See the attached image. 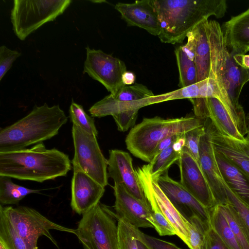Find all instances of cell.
<instances>
[{
	"label": "cell",
	"mask_w": 249,
	"mask_h": 249,
	"mask_svg": "<svg viewBox=\"0 0 249 249\" xmlns=\"http://www.w3.org/2000/svg\"><path fill=\"white\" fill-rule=\"evenodd\" d=\"M207 31L210 47L211 69L208 78L213 96L225 108L233 104L243 108L239 98L245 84L249 81V70L235 61L227 48L219 23L208 21Z\"/></svg>",
	"instance_id": "obj_1"
},
{
	"label": "cell",
	"mask_w": 249,
	"mask_h": 249,
	"mask_svg": "<svg viewBox=\"0 0 249 249\" xmlns=\"http://www.w3.org/2000/svg\"><path fill=\"white\" fill-rule=\"evenodd\" d=\"M71 169L69 156L43 142L30 148L0 152V176L43 182L67 175Z\"/></svg>",
	"instance_id": "obj_2"
},
{
	"label": "cell",
	"mask_w": 249,
	"mask_h": 249,
	"mask_svg": "<svg viewBox=\"0 0 249 249\" xmlns=\"http://www.w3.org/2000/svg\"><path fill=\"white\" fill-rule=\"evenodd\" d=\"M163 43H181L199 23L213 16L223 17L227 9L225 0H154Z\"/></svg>",
	"instance_id": "obj_3"
},
{
	"label": "cell",
	"mask_w": 249,
	"mask_h": 249,
	"mask_svg": "<svg viewBox=\"0 0 249 249\" xmlns=\"http://www.w3.org/2000/svg\"><path fill=\"white\" fill-rule=\"evenodd\" d=\"M68 117L58 105H35L26 116L0 130V152L20 150L58 134Z\"/></svg>",
	"instance_id": "obj_4"
},
{
	"label": "cell",
	"mask_w": 249,
	"mask_h": 249,
	"mask_svg": "<svg viewBox=\"0 0 249 249\" xmlns=\"http://www.w3.org/2000/svg\"><path fill=\"white\" fill-rule=\"evenodd\" d=\"M204 119L195 116L163 119L145 118L131 128L125 139L127 149L136 157L150 163L160 142L166 137L202 126Z\"/></svg>",
	"instance_id": "obj_5"
},
{
	"label": "cell",
	"mask_w": 249,
	"mask_h": 249,
	"mask_svg": "<svg viewBox=\"0 0 249 249\" xmlns=\"http://www.w3.org/2000/svg\"><path fill=\"white\" fill-rule=\"evenodd\" d=\"M115 220L113 212L99 203L82 215L74 235L84 249H119Z\"/></svg>",
	"instance_id": "obj_6"
},
{
	"label": "cell",
	"mask_w": 249,
	"mask_h": 249,
	"mask_svg": "<svg viewBox=\"0 0 249 249\" xmlns=\"http://www.w3.org/2000/svg\"><path fill=\"white\" fill-rule=\"evenodd\" d=\"M71 0H14L11 20L16 36L24 40L45 23L63 13Z\"/></svg>",
	"instance_id": "obj_7"
},
{
	"label": "cell",
	"mask_w": 249,
	"mask_h": 249,
	"mask_svg": "<svg viewBox=\"0 0 249 249\" xmlns=\"http://www.w3.org/2000/svg\"><path fill=\"white\" fill-rule=\"evenodd\" d=\"M0 213L5 216L19 236L35 243L37 244L38 239L43 235L58 248L56 241L50 233V230L75 234V229L56 224L36 210L27 206L13 207L0 205Z\"/></svg>",
	"instance_id": "obj_8"
},
{
	"label": "cell",
	"mask_w": 249,
	"mask_h": 249,
	"mask_svg": "<svg viewBox=\"0 0 249 249\" xmlns=\"http://www.w3.org/2000/svg\"><path fill=\"white\" fill-rule=\"evenodd\" d=\"M73 168H78L105 187L108 184L107 160L103 155L97 136L72 124Z\"/></svg>",
	"instance_id": "obj_9"
},
{
	"label": "cell",
	"mask_w": 249,
	"mask_h": 249,
	"mask_svg": "<svg viewBox=\"0 0 249 249\" xmlns=\"http://www.w3.org/2000/svg\"><path fill=\"white\" fill-rule=\"evenodd\" d=\"M86 49L83 73L101 83L112 95L124 85L123 74L126 71L124 63L120 59L100 50Z\"/></svg>",
	"instance_id": "obj_10"
},
{
	"label": "cell",
	"mask_w": 249,
	"mask_h": 249,
	"mask_svg": "<svg viewBox=\"0 0 249 249\" xmlns=\"http://www.w3.org/2000/svg\"><path fill=\"white\" fill-rule=\"evenodd\" d=\"M180 183L203 206L210 209L216 201L200 164L184 146L177 163Z\"/></svg>",
	"instance_id": "obj_11"
},
{
	"label": "cell",
	"mask_w": 249,
	"mask_h": 249,
	"mask_svg": "<svg viewBox=\"0 0 249 249\" xmlns=\"http://www.w3.org/2000/svg\"><path fill=\"white\" fill-rule=\"evenodd\" d=\"M156 181L186 220L188 221L192 217L196 216L206 226L211 225L209 209L203 206L179 182L170 178L168 173L160 177Z\"/></svg>",
	"instance_id": "obj_12"
},
{
	"label": "cell",
	"mask_w": 249,
	"mask_h": 249,
	"mask_svg": "<svg viewBox=\"0 0 249 249\" xmlns=\"http://www.w3.org/2000/svg\"><path fill=\"white\" fill-rule=\"evenodd\" d=\"M108 177L122 185L127 192L151 209L134 169L130 155L124 151L111 149L107 160Z\"/></svg>",
	"instance_id": "obj_13"
},
{
	"label": "cell",
	"mask_w": 249,
	"mask_h": 249,
	"mask_svg": "<svg viewBox=\"0 0 249 249\" xmlns=\"http://www.w3.org/2000/svg\"><path fill=\"white\" fill-rule=\"evenodd\" d=\"M73 169L71 206L73 211L82 215L100 203L105 187L82 170Z\"/></svg>",
	"instance_id": "obj_14"
},
{
	"label": "cell",
	"mask_w": 249,
	"mask_h": 249,
	"mask_svg": "<svg viewBox=\"0 0 249 249\" xmlns=\"http://www.w3.org/2000/svg\"><path fill=\"white\" fill-rule=\"evenodd\" d=\"M193 106L195 116L201 119L209 118L221 134L240 140L241 135L232 118L216 98H196L189 99Z\"/></svg>",
	"instance_id": "obj_15"
},
{
	"label": "cell",
	"mask_w": 249,
	"mask_h": 249,
	"mask_svg": "<svg viewBox=\"0 0 249 249\" xmlns=\"http://www.w3.org/2000/svg\"><path fill=\"white\" fill-rule=\"evenodd\" d=\"M205 132L199 145V164L211 188L217 204L228 203L223 178L215 156L209 129L204 122Z\"/></svg>",
	"instance_id": "obj_16"
},
{
	"label": "cell",
	"mask_w": 249,
	"mask_h": 249,
	"mask_svg": "<svg viewBox=\"0 0 249 249\" xmlns=\"http://www.w3.org/2000/svg\"><path fill=\"white\" fill-rule=\"evenodd\" d=\"M115 8L128 26L142 28L154 36L160 35V24L154 0H136L131 3L118 2Z\"/></svg>",
	"instance_id": "obj_17"
},
{
	"label": "cell",
	"mask_w": 249,
	"mask_h": 249,
	"mask_svg": "<svg viewBox=\"0 0 249 249\" xmlns=\"http://www.w3.org/2000/svg\"><path fill=\"white\" fill-rule=\"evenodd\" d=\"M214 151L249 176V141L221 134L209 118L204 119Z\"/></svg>",
	"instance_id": "obj_18"
},
{
	"label": "cell",
	"mask_w": 249,
	"mask_h": 249,
	"mask_svg": "<svg viewBox=\"0 0 249 249\" xmlns=\"http://www.w3.org/2000/svg\"><path fill=\"white\" fill-rule=\"evenodd\" d=\"M112 188L115 198V214L136 228H153L148 220L151 211L134 197L121 184L114 183Z\"/></svg>",
	"instance_id": "obj_19"
},
{
	"label": "cell",
	"mask_w": 249,
	"mask_h": 249,
	"mask_svg": "<svg viewBox=\"0 0 249 249\" xmlns=\"http://www.w3.org/2000/svg\"><path fill=\"white\" fill-rule=\"evenodd\" d=\"M221 29L226 45L232 53L245 54L249 51V7L232 17Z\"/></svg>",
	"instance_id": "obj_20"
},
{
	"label": "cell",
	"mask_w": 249,
	"mask_h": 249,
	"mask_svg": "<svg viewBox=\"0 0 249 249\" xmlns=\"http://www.w3.org/2000/svg\"><path fill=\"white\" fill-rule=\"evenodd\" d=\"M136 171L151 210L148 220L160 235H176L175 229L160 211L157 205L152 187L150 165L148 164L139 167Z\"/></svg>",
	"instance_id": "obj_21"
},
{
	"label": "cell",
	"mask_w": 249,
	"mask_h": 249,
	"mask_svg": "<svg viewBox=\"0 0 249 249\" xmlns=\"http://www.w3.org/2000/svg\"><path fill=\"white\" fill-rule=\"evenodd\" d=\"M208 19L197 25L191 32L194 39L197 83L209 78L211 69L210 47L207 31Z\"/></svg>",
	"instance_id": "obj_22"
},
{
	"label": "cell",
	"mask_w": 249,
	"mask_h": 249,
	"mask_svg": "<svg viewBox=\"0 0 249 249\" xmlns=\"http://www.w3.org/2000/svg\"><path fill=\"white\" fill-rule=\"evenodd\" d=\"M214 152L224 180L230 189L249 207V176Z\"/></svg>",
	"instance_id": "obj_23"
},
{
	"label": "cell",
	"mask_w": 249,
	"mask_h": 249,
	"mask_svg": "<svg viewBox=\"0 0 249 249\" xmlns=\"http://www.w3.org/2000/svg\"><path fill=\"white\" fill-rule=\"evenodd\" d=\"M186 44L175 50L179 71V87L184 88L197 83V72L195 59L194 43L191 32L187 36Z\"/></svg>",
	"instance_id": "obj_24"
},
{
	"label": "cell",
	"mask_w": 249,
	"mask_h": 249,
	"mask_svg": "<svg viewBox=\"0 0 249 249\" xmlns=\"http://www.w3.org/2000/svg\"><path fill=\"white\" fill-rule=\"evenodd\" d=\"M156 95L153 97L132 102L120 101L115 99L110 94L95 103L89 109L92 117L101 118L106 116H113L122 112L141 108L157 104Z\"/></svg>",
	"instance_id": "obj_25"
},
{
	"label": "cell",
	"mask_w": 249,
	"mask_h": 249,
	"mask_svg": "<svg viewBox=\"0 0 249 249\" xmlns=\"http://www.w3.org/2000/svg\"><path fill=\"white\" fill-rule=\"evenodd\" d=\"M152 184L159 209L175 229L176 235L188 247V221L175 207L157 182L152 180Z\"/></svg>",
	"instance_id": "obj_26"
},
{
	"label": "cell",
	"mask_w": 249,
	"mask_h": 249,
	"mask_svg": "<svg viewBox=\"0 0 249 249\" xmlns=\"http://www.w3.org/2000/svg\"><path fill=\"white\" fill-rule=\"evenodd\" d=\"M40 191L15 184L11 178L0 176V203L2 206L18 205L27 196L39 193Z\"/></svg>",
	"instance_id": "obj_27"
},
{
	"label": "cell",
	"mask_w": 249,
	"mask_h": 249,
	"mask_svg": "<svg viewBox=\"0 0 249 249\" xmlns=\"http://www.w3.org/2000/svg\"><path fill=\"white\" fill-rule=\"evenodd\" d=\"M0 244L5 249H38L36 243L19 236L1 213H0Z\"/></svg>",
	"instance_id": "obj_28"
},
{
	"label": "cell",
	"mask_w": 249,
	"mask_h": 249,
	"mask_svg": "<svg viewBox=\"0 0 249 249\" xmlns=\"http://www.w3.org/2000/svg\"><path fill=\"white\" fill-rule=\"evenodd\" d=\"M210 224L219 237L231 249H241L219 204L209 209Z\"/></svg>",
	"instance_id": "obj_29"
},
{
	"label": "cell",
	"mask_w": 249,
	"mask_h": 249,
	"mask_svg": "<svg viewBox=\"0 0 249 249\" xmlns=\"http://www.w3.org/2000/svg\"><path fill=\"white\" fill-rule=\"evenodd\" d=\"M241 249H249V235L236 212L229 203L219 204Z\"/></svg>",
	"instance_id": "obj_30"
},
{
	"label": "cell",
	"mask_w": 249,
	"mask_h": 249,
	"mask_svg": "<svg viewBox=\"0 0 249 249\" xmlns=\"http://www.w3.org/2000/svg\"><path fill=\"white\" fill-rule=\"evenodd\" d=\"M172 144L161 151L155 159L149 163L152 180L156 181L160 177L168 173L172 165L177 163L179 160L181 153L175 151Z\"/></svg>",
	"instance_id": "obj_31"
},
{
	"label": "cell",
	"mask_w": 249,
	"mask_h": 249,
	"mask_svg": "<svg viewBox=\"0 0 249 249\" xmlns=\"http://www.w3.org/2000/svg\"><path fill=\"white\" fill-rule=\"evenodd\" d=\"M69 116L72 124L89 133L98 136L94 119L86 112L82 106L72 101L69 109Z\"/></svg>",
	"instance_id": "obj_32"
},
{
	"label": "cell",
	"mask_w": 249,
	"mask_h": 249,
	"mask_svg": "<svg viewBox=\"0 0 249 249\" xmlns=\"http://www.w3.org/2000/svg\"><path fill=\"white\" fill-rule=\"evenodd\" d=\"M117 221L119 249H138L137 229L113 213Z\"/></svg>",
	"instance_id": "obj_33"
},
{
	"label": "cell",
	"mask_w": 249,
	"mask_h": 249,
	"mask_svg": "<svg viewBox=\"0 0 249 249\" xmlns=\"http://www.w3.org/2000/svg\"><path fill=\"white\" fill-rule=\"evenodd\" d=\"M154 95L153 92L145 86L135 84L130 86H124L115 95L112 96L118 101L132 102L148 98Z\"/></svg>",
	"instance_id": "obj_34"
},
{
	"label": "cell",
	"mask_w": 249,
	"mask_h": 249,
	"mask_svg": "<svg viewBox=\"0 0 249 249\" xmlns=\"http://www.w3.org/2000/svg\"><path fill=\"white\" fill-rule=\"evenodd\" d=\"M209 226H206L196 216H193L188 221V247L190 249H201L205 231Z\"/></svg>",
	"instance_id": "obj_35"
},
{
	"label": "cell",
	"mask_w": 249,
	"mask_h": 249,
	"mask_svg": "<svg viewBox=\"0 0 249 249\" xmlns=\"http://www.w3.org/2000/svg\"><path fill=\"white\" fill-rule=\"evenodd\" d=\"M223 184L226 193L228 203L231 204L236 212L249 235V207L230 189L224 180Z\"/></svg>",
	"instance_id": "obj_36"
},
{
	"label": "cell",
	"mask_w": 249,
	"mask_h": 249,
	"mask_svg": "<svg viewBox=\"0 0 249 249\" xmlns=\"http://www.w3.org/2000/svg\"><path fill=\"white\" fill-rule=\"evenodd\" d=\"M199 83L157 95L158 103L173 100L192 99L199 96Z\"/></svg>",
	"instance_id": "obj_37"
},
{
	"label": "cell",
	"mask_w": 249,
	"mask_h": 249,
	"mask_svg": "<svg viewBox=\"0 0 249 249\" xmlns=\"http://www.w3.org/2000/svg\"><path fill=\"white\" fill-rule=\"evenodd\" d=\"M205 132L204 124L202 126L192 129L185 134V144L191 155L199 164V145L200 139Z\"/></svg>",
	"instance_id": "obj_38"
},
{
	"label": "cell",
	"mask_w": 249,
	"mask_h": 249,
	"mask_svg": "<svg viewBox=\"0 0 249 249\" xmlns=\"http://www.w3.org/2000/svg\"><path fill=\"white\" fill-rule=\"evenodd\" d=\"M21 55V53L12 50L5 45L0 47V81L12 66L14 62Z\"/></svg>",
	"instance_id": "obj_39"
},
{
	"label": "cell",
	"mask_w": 249,
	"mask_h": 249,
	"mask_svg": "<svg viewBox=\"0 0 249 249\" xmlns=\"http://www.w3.org/2000/svg\"><path fill=\"white\" fill-rule=\"evenodd\" d=\"M137 237L149 249H181L173 243L144 234L137 229Z\"/></svg>",
	"instance_id": "obj_40"
},
{
	"label": "cell",
	"mask_w": 249,
	"mask_h": 249,
	"mask_svg": "<svg viewBox=\"0 0 249 249\" xmlns=\"http://www.w3.org/2000/svg\"><path fill=\"white\" fill-rule=\"evenodd\" d=\"M139 109H132L119 113L113 117L120 131H127L130 127L133 126L138 117Z\"/></svg>",
	"instance_id": "obj_41"
},
{
	"label": "cell",
	"mask_w": 249,
	"mask_h": 249,
	"mask_svg": "<svg viewBox=\"0 0 249 249\" xmlns=\"http://www.w3.org/2000/svg\"><path fill=\"white\" fill-rule=\"evenodd\" d=\"M201 249H231L210 226L205 230Z\"/></svg>",
	"instance_id": "obj_42"
},
{
	"label": "cell",
	"mask_w": 249,
	"mask_h": 249,
	"mask_svg": "<svg viewBox=\"0 0 249 249\" xmlns=\"http://www.w3.org/2000/svg\"><path fill=\"white\" fill-rule=\"evenodd\" d=\"M181 134L171 135L161 140L156 149L152 160L155 159L161 151L170 146Z\"/></svg>",
	"instance_id": "obj_43"
},
{
	"label": "cell",
	"mask_w": 249,
	"mask_h": 249,
	"mask_svg": "<svg viewBox=\"0 0 249 249\" xmlns=\"http://www.w3.org/2000/svg\"><path fill=\"white\" fill-rule=\"evenodd\" d=\"M231 54L237 64L242 67L249 70V54H233L232 53Z\"/></svg>",
	"instance_id": "obj_44"
},
{
	"label": "cell",
	"mask_w": 249,
	"mask_h": 249,
	"mask_svg": "<svg viewBox=\"0 0 249 249\" xmlns=\"http://www.w3.org/2000/svg\"><path fill=\"white\" fill-rule=\"evenodd\" d=\"M185 133L181 134L173 142L172 147L175 151L178 153H181V151L185 144V139L184 136Z\"/></svg>",
	"instance_id": "obj_45"
},
{
	"label": "cell",
	"mask_w": 249,
	"mask_h": 249,
	"mask_svg": "<svg viewBox=\"0 0 249 249\" xmlns=\"http://www.w3.org/2000/svg\"><path fill=\"white\" fill-rule=\"evenodd\" d=\"M136 76L134 73L126 71L122 76V81L125 86H130L135 81Z\"/></svg>",
	"instance_id": "obj_46"
},
{
	"label": "cell",
	"mask_w": 249,
	"mask_h": 249,
	"mask_svg": "<svg viewBox=\"0 0 249 249\" xmlns=\"http://www.w3.org/2000/svg\"><path fill=\"white\" fill-rule=\"evenodd\" d=\"M137 232V230H136ZM136 239L137 243L138 249H149L142 241L137 238L136 234Z\"/></svg>",
	"instance_id": "obj_47"
},
{
	"label": "cell",
	"mask_w": 249,
	"mask_h": 249,
	"mask_svg": "<svg viewBox=\"0 0 249 249\" xmlns=\"http://www.w3.org/2000/svg\"><path fill=\"white\" fill-rule=\"evenodd\" d=\"M246 122L247 125V133L245 139L249 141V112L246 115Z\"/></svg>",
	"instance_id": "obj_48"
},
{
	"label": "cell",
	"mask_w": 249,
	"mask_h": 249,
	"mask_svg": "<svg viewBox=\"0 0 249 249\" xmlns=\"http://www.w3.org/2000/svg\"><path fill=\"white\" fill-rule=\"evenodd\" d=\"M0 249H5L3 246L0 244Z\"/></svg>",
	"instance_id": "obj_49"
}]
</instances>
